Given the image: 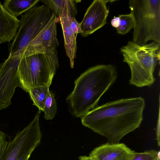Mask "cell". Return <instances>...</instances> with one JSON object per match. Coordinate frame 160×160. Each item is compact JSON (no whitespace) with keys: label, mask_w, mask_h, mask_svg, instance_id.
Returning <instances> with one entry per match:
<instances>
[{"label":"cell","mask_w":160,"mask_h":160,"mask_svg":"<svg viewBox=\"0 0 160 160\" xmlns=\"http://www.w3.org/2000/svg\"><path fill=\"white\" fill-rule=\"evenodd\" d=\"M141 97L122 98L98 106L81 117L82 124L106 138L107 143H119L138 128L145 107Z\"/></svg>","instance_id":"cell-1"},{"label":"cell","mask_w":160,"mask_h":160,"mask_svg":"<svg viewBox=\"0 0 160 160\" xmlns=\"http://www.w3.org/2000/svg\"><path fill=\"white\" fill-rule=\"evenodd\" d=\"M115 67L111 64L91 67L75 81L74 88L66 98L71 112L81 118L97 107L102 96L114 83L117 78Z\"/></svg>","instance_id":"cell-2"},{"label":"cell","mask_w":160,"mask_h":160,"mask_svg":"<svg viewBox=\"0 0 160 160\" xmlns=\"http://www.w3.org/2000/svg\"><path fill=\"white\" fill-rule=\"evenodd\" d=\"M160 46L154 42L140 46L129 41L120 48L123 62L128 64L131 70L130 84L142 87L154 83V72L160 60Z\"/></svg>","instance_id":"cell-3"},{"label":"cell","mask_w":160,"mask_h":160,"mask_svg":"<svg viewBox=\"0 0 160 160\" xmlns=\"http://www.w3.org/2000/svg\"><path fill=\"white\" fill-rule=\"evenodd\" d=\"M18 59V71L20 87L28 92L32 88L50 87L59 67L58 53H46L24 57Z\"/></svg>","instance_id":"cell-4"},{"label":"cell","mask_w":160,"mask_h":160,"mask_svg":"<svg viewBox=\"0 0 160 160\" xmlns=\"http://www.w3.org/2000/svg\"><path fill=\"white\" fill-rule=\"evenodd\" d=\"M133 21L132 42L140 46L149 41L160 44V0H130Z\"/></svg>","instance_id":"cell-5"},{"label":"cell","mask_w":160,"mask_h":160,"mask_svg":"<svg viewBox=\"0 0 160 160\" xmlns=\"http://www.w3.org/2000/svg\"><path fill=\"white\" fill-rule=\"evenodd\" d=\"M37 4L21 15L16 34L8 44V57L14 56L25 48L52 17L53 12L49 7Z\"/></svg>","instance_id":"cell-6"},{"label":"cell","mask_w":160,"mask_h":160,"mask_svg":"<svg viewBox=\"0 0 160 160\" xmlns=\"http://www.w3.org/2000/svg\"><path fill=\"white\" fill-rule=\"evenodd\" d=\"M41 112L39 110L27 127L8 140L2 160H28L41 141L39 121Z\"/></svg>","instance_id":"cell-7"},{"label":"cell","mask_w":160,"mask_h":160,"mask_svg":"<svg viewBox=\"0 0 160 160\" xmlns=\"http://www.w3.org/2000/svg\"><path fill=\"white\" fill-rule=\"evenodd\" d=\"M58 20L57 15L53 12L50 19L35 38L25 48L11 57H24L42 53H58L57 48L59 45L57 37Z\"/></svg>","instance_id":"cell-8"},{"label":"cell","mask_w":160,"mask_h":160,"mask_svg":"<svg viewBox=\"0 0 160 160\" xmlns=\"http://www.w3.org/2000/svg\"><path fill=\"white\" fill-rule=\"evenodd\" d=\"M18 65L17 57H8L0 65V110L11 104L15 89L20 86Z\"/></svg>","instance_id":"cell-9"},{"label":"cell","mask_w":160,"mask_h":160,"mask_svg":"<svg viewBox=\"0 0 160 160\" xmlns=\"http://www.w3.org/2000/svg\"><path fill=\"white\" fill-rule=\"evenodd\" d=\"M109 1L94 0L87 8L80 28L82 36L85 37L101 28L107 23L109 10L106 5Z\"/></svg>","instance_id":"cell-10"},{"label":"cell","mask_w":160,"mask_h":160,"mask_svg":"<svg viewBox=\"0 0 160 160\" xmlns=\"http://www.w3.org/2000/svg\"><path fill=\"white\" fill-rule=\"evenodd\" d=\"M134 152L124 143H107L95 148L89 156L96 160H127Z\"/></svg>","instance_id":"cell-11"},{"label":"cell","mask_w":160,"mask_h":160,"mask_svg":"<svg viewBox=\"0 0 160 160\" xmlns=\"http://www.w3.org/2000/svg\"><path fill=\"white\" fill-rule=\"evenodd\" d=\"M73 17L67 14H62L58 17L62 29L66 53L69 59L72 68L74 67L77 50V35L74 33L70 27L71 22Z\"/></svg>","instance_id":"cell-12"},{"label":"cell","mask_w":160,"mask_h":160,"mask_svg":"<svg viewBox=\"0 0 160 160\" xmlns=\"http://www.w3.org/2000/svg\"><path fill=\"white\" fill-rule=\"evenodd\" d=\"M19 23V20L11 15L0 2V45L12 41Z\"/></svg>","instance_id":"cell-13"},{"label":"cell","mask_w":160,"mask_h":160,"mask_svg":"<svg viewBox=\"0 0 160 160\" xmlns=\"http://www.w3.org/2000/svg\"><path fill=\"white\" fill-rule=\"evenodd\" d=\"M39 0L49 7L58 17L64 14L74 17L78 13L77 4L81 2L79 0Z\"/></svg>","instance_id":"cell-14"},{"label":"cell","mask_w":160,"mask_h":160,"mask_svg":"<svg viewBox=\"0 0 160 160\" xmlns=\"http://www.w3.org/2000/svg\"><path fill=\"white\" fill-rule=\"evenodd\" d=\"M39 2V0H5L2 5L11 15L17 18Z\"/></svg>","instance_id":"cell-15"},{"label":"cell","mask_w":160,"mask_h":160,"mask_svg":"<svg viewBox=\"0 0 160 160\" xmlns=\"http://www.w3.org/2000/svg\"><path fill=\"white\" fill-rule=\"evenodd\" d=\"M49 87L43 86L35 87L29 92L31 99L33 105L38 108L39 110L42 111Z\"/></svg>","instance_id":"cell-16"},{"label":"cell","mask_w":160,"mask_h":160,"mask_svg":"<svg viewBox=\"0 0 160 160\" xmlns=\"http://www.w3.org/2000/svg\"><path fill=\"white\" fill-rule=\"evenodd\" d=\"M54 94L51 91H48L45 101L43 111L44 118L46 120H51L55 117L57 113V103Z\"/></svg>","instance_id":"cell-17"},{"label":"cell","mask_w":160,"mask_h":160,"mask_svg":"<svg viewBox=\"0 0 160 160\" xmlns=\"http://www.w3.org/2000/svg\"><path fill=\"white\" fill-rule=\"evenodd\" d=\"M120 22L119 27L116 28L118 33L122 35L125 34L133 28V21L131 13L119 15Z\"/></svg>","instance_id":"cell-18"},{"label":"cell","mask_w":160,"mask_h":160,"mask_svg":"<svg viewBox=\"0 0 160 160\" xmlns=\"http://www.w3.org/2000/svg\"><path fill=\"white\" fill-rule=\"evenodd\" d=\"M160 151L150 150L142 152H135L127 160H160Z\"/></svg>","instance_id":"cell-19"},{"label":"cell","mask_w":160,"mask_h":160,"mask_svg":"<svg viewBox=\"0 0 160 160\" xmlns=\"http://www.w3.org/2000/svg\"><path fill=\"white\" fill-rule=\"evenodd\" d=\"M5 133L0 131V160H2L3 155L7 143Z\"/></svg>","instance_id":"cell-20"},{"label":"cell","mask_w":160,"mask_h":160,"mask_svg":"<svg viewBox=\"0 0 160 160\" xmlns=\"http://www.w3.org/2000/svg\"><path fill=\"white\" fill-rule=\"evenodd\" d=\"M70 27L74 33L77 35L78 33H82V32L81 30L80 23L77 22L75 17H74L70 23Z\"/></svg>","instance_id":"cell-21"},{"label":"cell","mask_w":160,"mask_h":160,"mask_svg":"<svg viewBox=\"0 0 160 160\" xmlns=\"http://www.w3.org/2000/svg\"><path fill=\"white\" fill-rule=\"evenodd\" d=\"M160 114L159 111V116L157 125L156 130V139L158 142V145L160 147Z\"/></svg>","instance_id":"cell-22"},{"label":"cell","mask_w":160,"mask_h":160,"mask_svg":"<svg viewBox=\"0 0 160 160\" xmlns=\"http://www.w3.org/2000/svg\"><path fill=\"white\" fill-rule=\"evenodd\" d=\"M120 21V18L119 16L114 17L111 21L112 26L116 28H117L119 25Z\"/></svg>","instance_id":"cell-23"},{"label":"cell","mask_w":160,"mask_h":160,"mask_svg":"<svg viewBox=\"0 0 160 160\" xmlns=\"http://www.w3.org/2000/svg\"><path fill=\"white\" fill-rule=\"evenodd\" d=\"M79 160H96L90 156H81L79 157Z\"/></svg>","instance_id":"cell-24"}]
</instances>
